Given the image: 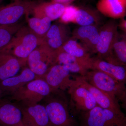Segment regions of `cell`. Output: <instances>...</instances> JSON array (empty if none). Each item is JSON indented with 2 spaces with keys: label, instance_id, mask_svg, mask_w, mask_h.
I'll return each mask as SVG.
<instances>
[{
  "label": "cell",
  "instance_id": "cell-1",
  "mask_svg": "<svg viewBox=\"0 0 126 126\" xmlns=\"http://www.w3.org/2000/svg\"><path fill=\"white\" fill-rule=\"evenodd\" d=\"M64 91L55 90L43 99L51 126H74ZM42 100V101H43Z\"/></svg>",
  "mask_w": 126,
  "mask_h": 126
},
{
  "label": "cell",
  "instance_id": "cell-2",
  "mask_svg": "<svg viewBox=\"0 0 126 126\" xmlns=\"http://www.w3.org/2000/svg\"><path fill=\"white\" fill-rule=\"evenodd\" d=\"M83 77L89 83L112 97L123 107H126V83L96 70H89Z\"/></svg>",
  "mask_w": 126,
  "mask_h": 126
},
{
  "label": "cell",
  "instance_id": "cell-3",
  "mask_svg": "<svg viewBox=\"0 0 126 126\" xmlns=\"http://www.w3.org/2000/svg\"><path fill=\"white\" fill-rule=\"evenodd\" d=\"M41 42L42 39L36 36L29 27L22 26L0 53L9 54L27 61L29 55L41 45Z\"/></svg>",
  "mask_w": 126,
  "mask_h": 126
},
{
  "label": "cell",
  "instance_id": "cell-4",
  "mask_svg": "<svg viewBox=\"0 0 126 126\" xmlns=\"http://www.w3.org/2000/svg\"><path fill=\"white\" fill-rule=\"evenodd\" d=\"M53 90L44 80L36 78L16 91L10 100L20 103H38Z\"/></svg>",
  "mask_w": 126,
  "mask_h": 126
},
{
  "label": "cell",
  "instance_id": "cell-5",
  "mask_svg": "<svg viewBox=\"0 0 126 126\" xmlns=\"http://www.w3.org/2000/svg\"><path fill=\"white\" fill-rule=\"evenodd\" d=\"M80 115L81 126H126L125 116L97 105Z\"/></svg>",
  "mask_w": 126,
  "mask_h": 126
},
{
  "label": "cell",
  "instance_id": "cell-6",
  "mask_svg": "<svg viewBox=\"0 0 126 126\" xmlns=\"http://www.w3.org/2000/svg\"><path fill=\"white\" fill-rule=\"evenodd\" d=\"M70 111L76 114L87 111L97 106L90 91L81 85L75 78L67 89Z\"/></svg>",
  "mask_w": 126,
  "mask_h": 126
},
{
  "label": "cell",
  "instance_id": "cell-7",
  "mask_svg": "<svg viewBox=\"0 0 126 126\" xmlns=\"http://www.w3.org/2000/svg\"><path fill=\"white\" fill-rule=\"evenodd\" d=\"M57 52L41 45L34 49L27 59V64L36 78L43 77L50 68L56 64Z\"/></svg>",
  "mask_w": 126,
  "mask_h": 126
},
{
  "label": "cell",
  "instance_id": "cell-8",
  "mask_svg": "<svg viewBox=\"0 0 126 126\" xmlns=\"http://www.w3.org/2000/svg\"><path fill=\"white\" fill-rule=\"evenodd\" d=\"M37 4L34 1L16 0L6 5L0 6V26L17 23L24 16L31 12Z\"/></svg>",
  "mask_w": 126,
  "mask_h": 126
},
{
  "label": "cell",
  "instance_id": "cell-9",
  "mask_svg": "<svg viewBox=\"0 0 126 126\" xmlns=\"http://www.w3.org/2000/svg\"><path fill=\"white\" fill-rule=\"evenodd\" d=\"M118 23L111 19L99 28V38L96 48V54L100 58L106 60L111 47L118 33Z\"/></svg>",
  "mask_w": 126,
  "mask_h": 126
},
{
  "label": "cell",
  "instance_id": "cell-10",
  "mask_svg": "<svg viewBox=\"0 0 126 126\" xmlns=\"http://www.w3.org/2000/svg\"><path fill=\"white\" fill-rule=\"evenodd\" d=\"M18 103L22 112L24 126H51L43 104Z\"/></svg>",
  "mask_w": 126,
  "mask_h": 126
},
{
  "label": "cell",
  "instance_id": "cell-11",
  "mask_svg": "<svg viewBox=\"0 0 126 126\" xmlns=\"http://www.w3.org/2000/svg\"><path fill=\"white\" fill-rule=\"evenodd\" d=\"M70 73L63 65L56 64L51 66L43 77L37 78L44 80L53 90L64 91L67 90L73 81Z\"/></svg>",
  "mask_w": 126,
  "mask_h": 126
},
{
  "label": "cell",
  "instance_id": "cell-12",
  "mask_svg": "<svg viewBox=\"0 0 126 126\" xmlns=\"http://www.w3.org/2000/svg\"><path fill=\"white\" fill-rule=\"evenodd\" d=\"M72 32L67 24L60 23L51 25L42 39L41 45L50 50L57 52L71 37Z\"/></svg>",
  "mask_w": 126,
  "mask_h": 126
},
{
  "label": "cell",
  "instance_id": "cell-13",
  "mask_svg": "<svg viewBox=\"0 0 126 126\" xmlns=\"http://www.w3.org/2000/svg\"><path fill=\"white\" fill-rule=\"evenodd\" d=\"M75 78L79 83L90 91L97 106L111 110L121 116H125L121 110L120 104L116 99L89 83L83 76L79 75Z\"/></svg>",
  "mask_w": 126,
  "mask_h": 126
},
{
  "label": "cell",
  "instance_id": "cell-14",
  "mask_svg": "<svg viewBox=\"0 0 126 126\" xmlns=\"http://www.w3.org/2000/svg\"><path fill=\"white\" fill-rule=\"evenodd\" d=\"M99 28L96 25L79 26L72 32L71 37L78 40L90 54L96 53Z\"/></svg>",
  "mask_w": 126,
  "mask_h": 126
},
{
  "label": "cell",
  "instance_id": "cell-15",
  "mask_svg": "<svg viewBox=\"0 0 126 126\" xmlns=\"http://www.w3.org/2000/svg\"><path fill=\"white\" fill-rule=\"evenodd\" d=\"M0 126H24L18 104L3 98L0 100Z\"/></svg>",
  "mask_w": 126,
  "mask_h": 126
},
{
  "label": "cell",
  "instance_id": "cell-16",
  "mask_svg": "<svg viewBox=\"0 0 126 126\" xmlns=\"http://www.w3.org/2000/svg\"><path fill=\"white\" fill-rule=\"evenodd\" d=\"M36 76L29 68L24 69L17 76L9 78L0 82V87L4 97L12 95L19 88L36 78Z\"/></svg>",
  "mask_w": 126,
  "mask_h": 126
},
{
  "label": "cell",
  "instance_id": "cell-17",
  "mask_svg": "<svg viewBox=\"0 0 126 126\" xmlns=\"http://www.w3.org/2000/svg\"><path fill=\"white\" fill-rule=\"evenodd\" d=\"M56 63L63 65L70 73L84 76L91 68L90 63L76 58L63 51L57 52Z\"/></svg>",
  "mask_w": 126,
  "mask_h": 126
},
{
  "label": "cell",
  "instance_id": "cell-18",
  "mask_svg": "<svg viewBox=\"0 0 126 126\" xmlns=\"http://www.w3.org/2000/svg\"><path fill=\"white\" fill-rule=\"evenodd\" d=\"M27 60L4 53H0V82L15 76Z\"/></svg>",
  "mask_w": 126,
  "mask_h": 126
},
{
  "label": "cell",
  "instance_id": "cell-19",
  "mask_svg": "<svg viewBox=\"0 0 126 126\" xmlns=\"http://www.w3.org/2000/svg\"><path fill=\"white\" fill-rule=\"evenodd\" d=\"M96 7L103 16L112 19L126 16V0H98Z\"/></svg>",
  "mask_w": 126,
  "mask_h": 126
},
{
  "label": "cell",
  "instance_id": "cell-20",
  "mask_svg": "<svg viewBox=\"0 0 126 126\" xmlns=\"http://www.w3.org/2000/svg\"><path fill=\"white\" fill-rule=\"evenodd\" d=\"M90 64L91 69L103 72L118 81L126 84V67L112 64L97 56L91 57Z\"/></svg>",
  "mask_w": 126,
  "mask_h": 126
},
{
  "label": "cell",
  "instance_id": "cell-21",
  "mask_svg": "<svg viewBox=\"0 0 126 126\" xmlns=\"http://www.w3.org/2000/svg\"><path fill=\"white\" fill-rule=\"evenodd\" d=\"M103 16L96 9L88 6H77L74 22L79 26H99L103 21Z\"/></svg>",
  "mask_w": 126,
  "mask_h": 126
},
{
  "label": "cell",
  "instance_id": "cell-22",
  "mask_svg": "<svg viewBox=\"0 0 126 126\" xmlns=\"http://www.w3.org/2000/svg\"><path fill=\"white\" fill-rule=\"evenodd\" d=\"M104 61L115 65L126 67V33L118 32L109 54Z\"/></svg>",
  "mask_w": 126,
  "mask_h": 126
},
{
  "label": "cell",
  "instance_id": "cell-23",
  "mask_svg": "<svg viewBox=\"0 0 126 126\" xmlns=\"http://www.w3.org/2000/svg\"><path fill=\"white\" fill-rule=\"evenodd\" d=\"M67 6L52 1L41 2L36 4L32 12L34 16L47 17L53 21L60 18Z\"/></svg>",
  "mask_w": 126,
  "mask_h": 126
},
{
  "label": "cell",
  "instance_id": "cell-24",
  "mask_svg": "<svg viewBox=\"0 0 126 126\" xmlns=\"http://www.w3.org/2000/svg\"><path fill=\"white\" fill-rule=\"evenodd\" d=\"M58 51L65 52L78 58L89 62L90 63L91 54L81 44L72 37L63 44Z\"/></svg>",
  "mask_w": 126,
  "mask_h": 126
},
{
  "label": "cell",
  "instance_id": "cell-25",
  "mask_svg": "<svg viewBox=\"0 0 126 126\" xmlns=\"http://www.w3.org/2000/svg\"><path fill=\"white\" fill-rule=\"evenodd\" d=\"M52 21L47 17L39 18L34 16L27 18L29 27L36 36L42 39L52 25Z\"/></svg>",
  "mask_w": 126,
  "mask_h": 126
},
{
  "label": "cell",
  "instance_id": "cell-26",
  "mask_svg": "<svg viewBox=\"0 0 126 126\" xmlns=\"http://www.w3.org/2000/svg\"><path fill=\"white\" fill-rule=\"evenodd\" d=\"M22 26L18 23L0 26V52L9 44L15 34Z\"/></svg>",
  "mask_w": 126,
  "mask_h": 126
},
{
  "label": "cell",
  "instance_id": "cell-27",
  "mask_svg": "<svg viewBox=\"0 0 126 126\" xmlns=\"http://www.w3.org/2000/svg\"><path fill=\"white\" fill-rule=\"evenodd\" d=\"M77 9V6L71 5L67 6L63 15L59 18L60 23L67 25L74 23Z\"/></svg>",
  "mask_w": 126,
  "mask_h": 126
},
{
  "label": "cell",
  "instance_id": "cell-28",
  "mask_svg": "<svg viewBox=\"0 0 126 126\" xmlns=\"http://www.w3.org/2000/svg\"><path fill=\"white\" fill-rule=\"evenodd\" d=\"M118 28L123 33H126V20L125 18L120 19L119 23H118Z\"/></svg>",
  "mask_w": 126,
  "mask_h": 126
},
{
  "label": "cell",
  "instance_id": "cell-29",
  "mask_svg": "<svg viewBox=\"0 0 126 126\" xmlns=\"http://www.w3.org/2000/svg\"><path fill=\"white\" fill-rule=\"evenodd\" d=\"M75 0H52L51 1L65 5H71L72 2Z\"/></svg>",
  "mask_w": 126,
  "mask_h": 126
},
{
  "label": "cell",
  "instance_id": "cell-30",
  "mask_svg": "<svg viewBox=\"0 0 126 126\" xmlns=\"http://www.w3.org/2000/svg\"><path fill=\"white\" fill-rule=\"evenodd\" d=\"M3 97V95L1 91V89L0 87V100Z\"/></svg>",
  "mask_w": 126,
  "mask_h": 126
},
{
  "label": "cell",
  "instance_id": "cell-31",
  "mask_svg": "<svg viewBox=\"0 0 126 126\" xmlns=\"http://www.w3.org/2000/svg\"><path fill=\"white\" fill-rule=\"evenodd\" d=\"M3 0H0V4L1 3V2H2V1H3Z\"/></svg>",
  "mask_w": 126,
  "mask_h": 126
}]
</instances>
